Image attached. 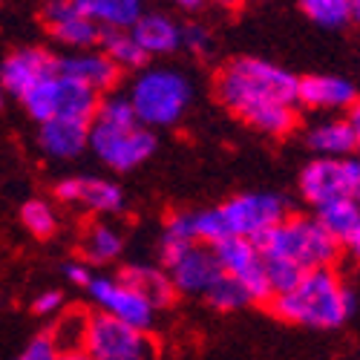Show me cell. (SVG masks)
Instances as JSON below:
<instances>
[{
    "label": "cell",
    "mask_w": 360,
    "mask_h": 360,
    "mask_svg": "<svg viewBox=\"0 0 360 360\" xmlns=\"http://www.w3.org/2000/svg\"><path fill=\"white\" fill-rule=\"evenodd\" d=\"M222 268H225V274L239 280L254 303H265V300H274V288L271 283H268V268H265V257L262 251L257 248L254 239H225V243L214 245Z\"/></svg>",
    "instance_id": "cell-9"
},
{
    "label": "cell",
    "mask_w": 360,
    "mask_h": 360,
    "mask_svg": "<svg viewBox=\"0 0 360 360\" xmlns=\"http://www.w3.org/2000/svg\"><path fill=\"white\" fill-rule=\"evenodd\" d=\"M61 360H93V357H89L86 352H64Z\"/></svg>",
    "instance_id": "cell-39"
},
{
    "label": "cell",
    "mask_w": 360,
    "mask_h": 360,
    "mask_svg": "<svg viewBox=\"0 0 360 360\" xmlns=\"http://www.w3.org/2000/svg\"><path fill=\"white\" fill-rule=\"evenodd\" d=\"M89 150L110 167V170H133L144 165L156 153V136L150 127H110L93 122V139Z\"/></svg>",
    "instance_id": "cell-7"
},
{
    "label": "cell",
    "mask_w": 360,
    "mask_h": 360,
    "mask_svg": "<svg viewBox=\"0 0 360 360\" xmlns=\"http://www.w3.org/2000/svg\"><path fill=\"white\" fill-rule=\"evenodd\" d=\"M122 248H124L122 233H118L115 228H110V225L86 228V233L81 239V251L89 262H110V259H115L118 254H122Z\"/></svg>",
    "instance_id": "cell-26"
},
{
    "label": "cell",
    "mask_w": 360,
    "mask_h": 360,
    "mask_svg": "<svg viewBox=\"0 0 360 360\" xmlns=\"http://www.w3.org/2000/svg\"><path fill=\"white\" fill-rule=\"evenodd\" d=\"M271 309L285 323L311 328H338L354 311V294L338 277L335 268L306 271L297 288L271 300Z\"/></svg>",
    "instance_id": "cell-2"
},
{
    "label": "cell",
    "mask_w": 360,
    "mask_h": 360,
    "mask_svg": "<svg viewBox=\"0 0 360 360\" xmlns=\"http://www.w3.org/2000/svg\"><path fill=\"white\" fill-rule=\"evenodd\" d=\"M217 211H219L228 239H233V236L257 239L268 228L288 219L285 199L277 193H239V196H231L228 202H222Z\"/></svg>",
    "instance_id": "cell-6"
},
{
    "label": "cell",
    "mask_w": 360,
    "mask_h": 360,
    "mask_svg": "<svg viewBox=\"0 0 360 360\" xmlns=\"http://www.w3.org/2000/svg\"><path fill=\"white\" fill-rule=\"evenodd\" d=\"M52 72H58V58H52L41 46H23L6 55L4 67H0V81H4V89L9 96L23 98L29 89L38 86Z\"/></svg>",
    "instance_id": "cell-14"
},
{
    "label": "cell",
    "mask_w": 360,
    "mask_h": 360,
    "mask_svg": "<svg viewBox=\"0 0 360 360\" xmlns=\"http://www.w3.org/2000/svg\"><path fill=\"white\" fill-rule=\"evenodd\" d=\"M193 98L191 81L176 70H144L133 81L130 101L144 127H170Z\"/></svg>",
    "instance_id": "cell-4"
},
{
    "label": "cell",
    "mask_w": 360,
    "mask_h": 360,
    "mask_svg": "<svg viewBox=\"0 0 360 360\" xmlns=\"http://www.w3.org/2000/svg\"><path fill=\"white\" fill-rule=\"evenodd\" d=\"M18 360H61V352H58L52 335H38L26 343V349L18 354Z\"/></svg>",
    "instance_id": "cell-32"
},
{
    "label": "cell",
    "mask_w": 360,
    "mask_h": 360,
    "mask_svg": "<svg viewBox=\"0 0 360 360\" xmlns=\"http://www.w3.org/2000/svg\"><path fill=\"white\" fill-rule=\"evenodd\" d=\"M354 86L338 75H306L300 78V104L309 110H343L352 107Z\"/></svg>",
    "instance_id": "cell-18"
},
{
    "label": "cell",
    "mask_w": 360,
    "mask_h": 360,
    "mask_svg": "<svg viewBox=\"0 0 360 360\" xmlns=\"http://www.w3.org/2000/svg\"><path fill=\"white\" fill-rule=\"evenodd\" d=\"M89 320L93 314H86L84 309H64L61 317L52 326V340L58 352H84L86 349V335H89Z\"/></svg>",
    "instance_id": "cell-25"
},
{
    "label": "cell",
    "mask_w": 360,
    "mask_h": 360,
    "mask_svg": "<svg viewBox=\"0 0 360 360\" xmlns=\"http://www.w3.org/2000/svg\"><path fill=\"white\" fill-rule=\"evenodd\" d=\"M182 46L193 55H207L211 52V32L199 23H191V26H182Z\"/></svg>",
    "instance_id": "cell-33"
},
{
    "label": "cell",
    "mask_w": 360,
    "mask_h": 360,
    "mask_svg": "<svg viewBox=\"0 0 360 360\" xmlns=\"http://www.w3.org/2000/svg\"><path fill=\"white\" fill-rule=\"evenodd\" d=\"M306 144L323 159H346L352 150H357L349 118H343V122L340 118H328L323 124H314L306 136Z\"/></svg>",
    "instance_id": "cell-20"
},
{
    "label": "cell",
    "mask_w": 360,
    "mask_h": 360,
    "mask_svg": "<svg viewBox=\"0 0 360 360\" xmlns=\"http://www.w3.org/2000/svg\"><path fill=\"white\" fill-rule=\"evenodd\" d=\"M130 32L147 55H170L182 46V26H176L167 15L159 12H144Z\"/></svg>",
    "instance_id": "cell-19"
},
{
    "label": "cell",
    "mask_w": 360,
    "mask_h": 360,
    "mask_svg": "<svg viewBox=\"0 0 360 360\" xmlns=\"http://www.w3.org/2000/svg\"><path fill=\"white\" fill-rule=\"evenodd\" d=\"M44 23L58 44L72 49H89L101 44V26L89 20L75 0H49L44 6Z\"/></svg>",
    "instance_id": "cell-13"
},
{
    "label": "cell",
    "mask_w": 360,
    "mask_h": 360,
    "mask_svg": "<svg viewBox=\"0 0 360 360\" xmlns=\"http://www.w3.org/2000/svg\"><path fill=\"white\" fill-rule=\"evenodd\" d=\"M20 222H23V228L29 233L38 236V239H49L58 231V214L52 211V205L44 202V199H29L20 207Z\"/></svg>",
    "instance_id": "cell-28"
},
{
    "label": "cell",
    "mask_w": 360,
    "mask_h": 360,
    "mask_svg": "<svg viewBox=\"0 0 360 360\" xmlns=\"http://www.w3.org/2000/svg\"><path fill=\"white\" fill-rule=\"evenodd\" d=\"M20 104L38 124H46V122H58V118L96 122L101 101H98V93H93L89 86H84L61 72H52L38 86L29 89L20 98Z\"/></svg>",
    "instance_id": "cell-5"
},
{
    "label": "cell",
    "mask_w": 360,
    "mask_h": 360,
    "mask_svg": "<svg viewBox=\"0 0 360 360\" xmlns=\"http://www.w3.org/2000/svg\"><path fill=\"white\" fill-rule=\"evenodd\" d=\"M352 254H354V257H357V259H360V236H357V239H354V245H352Z\"/></svg>",
    "instance_id": "cell-41"
},
{
    "label": "cell",
    "mask_w": 360,
    "mask_h": 360,
    "mask_svg": "<svg viewBox=\"0 0 360 360\" xmlns=\"http://www.w3.org/2000/svg\"><path fill=\"white\" fill-rule=\"evenodd\" d=\"M265 268H268V283L274 288V297L280 294H288L291 288L300 285V280L306 277V271L294 262H285V259H265Z\"/></svg>",
    "instance_id": "cell-31"
},
{
    "label": "cell",
    "mask_w": 360,
    "mask_h": 360,
    "mask_svg": "<svg viewBox=\"0 0 360 360\" xmlns=\"http://www.w3.org/2000/svg\"><path fill=\"white\" fill-rule=\"evenodd\" d=\"M96 124H110V127H139L141 118L133 107L130 98H122V96H110L98 104V112H96Z\"/></svg>",
    "instance_id": "cell-30"
},
{
    "label": "cell",
    "mask_w": 360,
    "mask_h": 360,
    "mask_svg": "<svg viewBox=\"0 0 360 360\" xmlns=\"http://www.w3.org/2000/svg\"><path fill=\"white\" fill-rule=\"evenodd\" d=\"M349 176H352V199L360 205V159H349Z\"/></svg>",
    "instance_id": "cell-36"
},
{
    "label": "cell",
    "mask_w": 360,
    "mask_h": 360,
    "mask_svg": "<svg viewBox=\"0 0 360 360\" xmlns=\"http://www.w3.org/2000/svg\"><path fill=\"white\" fill-rule=\"evenodd\" d=\"M317 222L332 233L340 245H354V239L360 236V205L346 196L338 202H328L323 207H317Z\"/></svg>",
    "instance_id": "cell-22"
},
{
    "label": "cell",
    "mask_w": 360,
    "mask_h": 360,
    "mask_svg": "<svg viewBox=\"0 0 360 360\" xmlns=\"http://www.w3.org/2000/svg\"><path fill=\"white\" fill-rule=\"evenodd\" d=\"M118 277H122L124 283H130L136 291H141L150 300V303H153V309L170 306L173 297H176V285H173L170 274L162 271V268H153V265H130Z\"/></svg>",
    "instance_id": "cell-23"
},
{
    "label": "cell",
    "mask_w": 360,
    "mask_h": 360,
    "mask_svg": "<svg viewBox=\"0 0 360 360\" xmlns=\"http://www.w3.org/2000/svg\"><path fill=\"white\" fill-rule=\"evenodd\" d=\"M93 139V122H78V118H58L46 122L38 130V144L52 159H75L89 147Z\"/></svg>",
    "instance_id": "cell-16"
},
{
    "label": "cell",
    "mask_w": 360,
    "mask_h": 360,
    "mask_svg": "<svg viewBox=\"0 0 360 360\" xmlns=\"http://www.w3.org/2000/svg\"><path fill=\"white\" fill-rule=\"evenodd\" d=\"M265 259H285L303 271L332 268L340 257V243L328 233L317 217H288L254 239Z\"/></svg>",
    "instance_id": "cell-3"
},
{
    "label": "cell",
    "mask_w": 360,
    "mask_h": 360,
    "mask_svg": "<svg viewBox=\"0 0 360 360\" xmlns=\"http://www.w3.org/2000/svg\"><path fill=\"white\" fill-rule=\"evenodd\" d=\"M205 300H207V303H211L217 311H236V309H243V306L254 303L251 294H248V288L239 283V280L228 277V274L214 285V291L207 294Z\"/></svg>",
    "instance_id": "cell-29"
},
{
    "label": "cell",
    "mask_w": 360,
    "mask_h": 360,
    "mask_svg": "<svg viewBox=\"0 0 360 360\" xmlns=\"http://www.w3.org/2000/svg\"><path fill=\"white\" fill-rule=\"evenodd\" d=\"M217 98L248 127L265 136H288L300 104V78L262 58H236L217 75Z\"/></svg>",
    "instance_id": "cell-1"
},
{
    "label": "cell",
    "mask_w": 360,
    "mask_h": 360,
    "mask_svg": "<svg viewBox=\"0 0 360 360\" xmlns=\"http://www.w3.org/2000/svg\"><path fill=\"white\" fill-rule=\"evenodd\" d=\"M349 124H352V133H354V141H357V150H360V101H354L349 107Z\"/></svg>",
    "instance_id": "cell-37"
},
{
    "label": "cell",
    "mask_w": 360,
    "mask_h": 360,
    "mask_svg": "<svg viewBox=\"0 0 360 360\" xmlns=\"http://www.w3.org/2000/svg\"><path fill=\"white\" fill-rule=\"evenodd\" d=\"M352 20L360 23V0H352Z\"/></svg>",
    "instance_id": "cell-40"
},
{
    "label": "cell",
    "mask_w": 360,
    "mask_h": 360,
    "mask_svg": "<svg viewBox=\"0 0 360 360\" xmlns=\"http://www.w3.org/2000/svg\"><path fill=\"white\" fill-rule=\"evenodd\" d=\"M64 277L72 283V285H81V288H89L93 285V271L86 268V262H67V268H64Z\"/></svg>",
    "instance_id": "cell-35"
},
{
    "label": "cell",
    "mask_w": 360,
    "mask_h": 360,
    "mask_svg": "<svg viewBox=\"0 0 360 360\" xmlns=\"http://www.w3.org/2000/svg\"><path fill=\"white\" fill-rule=\"evenodd\" d=\"M58 72L89 86L93 93H104L118 81V70L110 58L101 49H84L81 55H67V58H58Z\"/></svg>",
    "instance_id": "cell-17"
},
{
    "label": "cell",
    "mask_w": 360,
    "mask_h": 360,
    "mask_svg": "<svg viewBox=\"0 0 360 360\" xmlns=\"http://www.w3.org/2000/svg\"><path fill=\"white\" fill-rule=\"evenodd\" d=\"M55 196L61 202L84 205L86 211L96 214H118L124 207V193L115 182L96 176H70L55 185Z\"/></svg>",
    "instance_id": "cell-15"
},
{
    "label": "cell",
    "mask_w": 360,
    "mask_h": 360,
    "mask_svg": "<svg viewBox=\"0 0 360 360\" xmlns=\"http://www.w3.org/2000/svg\"><path fill=\"white\" fill-rule=\"evenodd\" d=\"M167 274H170L179 294L207 297L214 291V285L225 277V268H222V262L211 245L196 243L167 268Z\"/></svg>",
    "instance_id": "cell-11"
},
{
    "label": "cell",
    "mask_w": 360,
    "mask_h": 360,
    "mask_svg": "<svg viewBox=\"0 0 360 360\" xmlns=\"http://www.w3.org/2000/svg\"><path fill=\"white\" fill-rule=\"evenodd\" d=\"M101 52L118 70H141L150 58L130 29H101Z\"/></svg>",
    "instance_id": "cell-24"
},
{
    "label": "cell",
    "mask_w": 360,
    "mask_h": 360,
    "mask_svg": "<svg viewBox=\"0 0 360 360\" xmlns=\"http://www.w3.org/2000/svg\"><path fill=\"white\" fill-rule=\"evenodd\" d=\"M86 291L93 297V303L115 320H124L141 328V332H147L150 323H153V311H156L153 303L122 277H96Z\"/></svg>",
    "instance_id": "cell-10"
},
{
    "label": "cell",
    "mask_w": 360,
    "mask_h": 360,
    "mask_svg": "<svg viewBox=\"0 0 360 360\" xmlns=\"http://www.w3.org/2000/svg\"><path fill=\"white\" fill-rule=\"evenodd\" d=\"M61 306H64L61 291H41V294L32 300V311H35V314H41V317L61 311Z\"/></svg>",
    "instance_id": "cell-34"
},
{
    "label": "cell",
    "mask_w": 360,
    "mask_h": 360,
    "mask_svg": "<svg viewBox=\"0 0 360 360\" xmlns=\"http://www.w3.org/2000/svg\"><path fill=\"white\" fill-rule=\"evenodd\" d=\"M150 340L141 328L115 320L104 311H96L89 320L86 335V354L93 360H147L150 357Z\"/></svg>",
    "instance_id": "cell-8"
},
{
    "label": "cell",
    "mask_w": 360,
    "mask_h": 360,
    "mask_svg": "<svg viewBox=\"0 0 360 360\" xmlns=\"http://www.w3.org/2000/svg\"><path fill=\"white\" fill-rule=\"evenodd\" d=\"M300 193L314 207H323L328 202H338L352 196V176H349V159H323L317 156L300 173Z\"/></svg>",
    "instance_id": "cell-12"
},
{
    "label": "cell",
    "mask_w": 360,
    "mask_h": 360,
    "mask_svg": "<svg viewBox=\"0 0 360 360\" xmlns=\"http://www.w3.org/2000/svg\"><path fill=\"white\" fill-rule=\"evenodd\" d=\"M300 9L317 26L335 29L352 18V0H300Z\"/></svg>",
    "instance_id": "cell-27"
},
{
    "label": "cell",
    "mask_w": 360,
    "mask_h": 360,
    "mask_svg": "<svg viewBox=\"0 0 360 360\" xmlns=\"http://www.w3.org/2000/svg\"><path fill=\"white\" fill-rule=\"evenodd\" d=\"M78 9L101 29H133L141 20V0H75Z\"/></svg>",
    "instance_id": "cell-21"
},
{
    "label": "cell",
    "mask_w": 360,
    "mask_h": 360,
    "mask_svg": "<svg viewBox=\"0 0 360 360\" xmlns=\"http://www.w3.org/2000/svg\"><path fill=\"white\" fill-rule=\"evenodd\" d=\"M170 4H176V6H185V9H196V6H205L207 0H170Z\"/></svg>",
    "instance_id": "cell-38"
}]
</instances>
